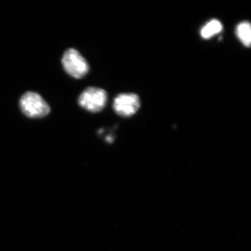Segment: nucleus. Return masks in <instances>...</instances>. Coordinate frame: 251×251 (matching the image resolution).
<instances>
[{
  "label": "nucleus",
  "instance_id": "obj_1",
  "mask_svg": "<svg viewBox=\"0 0 251 251\" xmlns=\"http://www.w3.org/2000/svg\"><path fill=\"white\" fill-rule=\"evenodd\" d=\"M20 108L29 118H43L49 115L50 107L40 94L27 92L19 100Z\"/></svg>",
  "mask_w": 251,
  "mask_h": 251
},
{
  "label": "nucleus",
  "instance_id": "obj_2",
  "mask_svg": "<svg viewBox=\"0 0 251 251\" xmlns=\"http://www.w3.org/2000/svg\"><path fill=\"white\" fill-rule=\"evenodd\" d=\"M62 64L65 72L74 78H82L90 71V65L85 57L74 49L65 51L63 54Z\"/></svg>",
  "mask_w": 251,
  "mask_h": 251
},
{
  "label": "nucleus",
  "instance_id": "obj_3",
  "mask_svg": "<svg viewBox=\"0 0 251 251\" xmlns=\"http://www.w3.org/2000/svg\"><path fill=\"white\" fill-rule=\"evenodd\" d=\"M108 100V94L103 89L90 87L86 89L78 98V104L87 111L99 112L101 111Z\"/></svg>",
  "mask_w": 251,
  "mask_h": 251
},
{
  "label": "nucleus",
  "instance_id": "obj_4",
  "mask_svg": "<svg viewBox=\"0 0 251 251\" xmlns=\"http://www.w3.org/2000/svg\"><path fill=\"white\" fill-rule=\"evenodd\" d=\"M140 107V99L137 94H121L114 99L113 109L121 117L133 116Z\"/></svg>",
  "mask_w": 251,
  "mask_h": 251
},
{
  "label": "nucleus",
  "instance_id": "obj_5",
  "mask_svg": "<svg viewBox=\"0 0 251 251\" xmlns=\"http://www.w3.org/2000/svg\"><path fill=\"white\" fill-rule=\"evenodd\" d=\"M236 34L238 39L246 47H250L251 44V24L247 21H244L238 25L236 28Z\"/></svg>",
  "mask_w": 251,
  "mask_h": 251
},
{
  "label": "nucleus",
  "instance_id": "obj_6",
  "mask_svg": "<svg viewBox=\"0 0 251 251\" xmlns=\"http://www.w3.org/2000/svg\"><path fill=\"white\" fill-rule=\"evenodd\" d=\"M222 30L223 25L218 20L213 19L202 27L201 34L203 39H209Z\"/></svg>",
  "mask_w": 251,
  "mask_h": 251
}]
</instances>
